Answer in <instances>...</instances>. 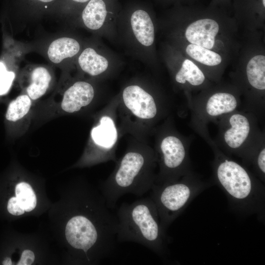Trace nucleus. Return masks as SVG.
I'll return each mask as SVG.
<instances>
[{
    "mask_svg": "<svg viewBox=\"0 0 265 265\" xmlns=\"http://www.w3.org/2000/svg\"><path fill=\"white\" fill-rule=\"evenodd\" d=\"M130 22L138 42L145 47L151 46L155 39V29L148 13L143 10H137L132 14Z\"/></svg>",
    "mask_w": 265,
    "mask_h": 265,
    "instance_id": "9b49d317",
    "label": "nucleus"
},
{
    "mask_svg": "<svg viewBox=\"0 0 265 265\" xmlns=\"http://www.w3.org/2000/svg\"><path fill=\"white\" fill-rule=\"evenodd\" d=\"M122 98L127 108L139 119L150 120L157 114V106L153 97L138 85L125 88Z\"/></svg>",
    "mask_w": 265,
    "mask_h": 265,
    "instance_id": "6e6552de",
    "label": "nucleus"
},
{
    "mask_svg": "<svg viewBox=\"0 0 265 265\" xmlns=\"http://www.w3.org/2000/svg\"><path fill=\"white\" fill-rule=\"evenodd\" d=\"M91 136L99 146L104 148H111L117 138L116 130L112 120L108 117H103L100 124L92 129Z\"/></svg>",
    "mask_w": 265,
    "mask_h": 265,
    "instance_id": "f3484780",
    "label": "nucleus"
},
{
    "mask_svg": "<svg viewBox=\"0 0 265 265\" xmlns=\"http://www.w3.org/2000/svg\"><path fill=\"white\" fill-rule=\"evenodd\" d=\"M219 30L217 22L212 19H199L190 24L185 31V37L191 44L212 49Z\"/></svg>",
    "mask_w": 265,
    "mask_h": 265,
    "instance_id": "1a4fd4ad",
    "label": "nucleus"
},
{
    "mask_svg": "<svg viewBox=\"0 0 265 265\" xmlns=\"http://www.w3.org/2000/svg\"><path fill=\"white\" fill-rule=\"evenodd\" d=\"M78 62L80 69L92 76L103 73L108 66L107 59L90 47L86 48L82 51L79 56Z\"/></svg>",
    "mask_w": 265,
    "mask_h": 265,
    "instance_id": "ddd939ff",
    "label": "nucleus"
},
{
    "mask_svg": "<svg viewBox=\"0 0 265 265\" xmlns=\"http://www.w3.org/2000/svg\"><path fill=\"white\" fill-rule=\"evenodd\" d=\"M247 81L250 86L258 91L265 90V56L258 54L248 62L246 68Z\"/></svg>",
    "mask_w": 265,
    "mask_h": 265,
    "instance_id": "dca6fc26",
    "label": "nucleus"
},
{
    "mask_svg": "<svg viewBox=\"0 0 265 265\" xmlns=\"http://www.w3.org/2000/svg\"><path fill=\"white\" fill-rule=\"evenodd\" d=\"M36 4L47 5L56 1L57 0H28Z\"/></svg>",
    "mask_w": 265,
    "mask_h": 265,
    "instance_id": "a878e982",
    "label": "nucleus"
},
{
    "mask_svg": "<svg viewBox=\"0 0 265 265\" xmlns=\"http://www.w3.org/2000/svg\"><path fill=\"white\" fill-rule=\"evenodd\" d=\"M94 93L90 83L84 81H77L65 91L61 107L68 113L77 112L92 102Z\"/></svg>",
    "mask_w": 265,
    "mask_h": 265,
    "instance_id": "9d476101",
    "label": "nucleus"
},
{
    "mask_svg": "<svg viewBox=\"0 0 265 265\" xmlns=\"http://www.w3.org/2000/svg\"><path fill=\"white\" fill-rule=\"evenodd\" d=\"M107 14L103 0H90L81 13L84 25L88 29L96 30L104 25Z\"/></svg>",
    "mask_w": 265,
    "mask_h": 265,
    "instance_id": "4468645a",
    "label": "nucleus"
},
{
    "mask_svg": "<svg viewBox=\"0 0 265 265\" xmlns=\"http://www.w3.org/2000/svg\"><path fill=\"white\" fill-rule=\"evenodd\" d=\"M175 80L180 84L187 82L192 86H197L204 82L205 76L195 63L188 59H186L175 75Z\"/></svg>",
    "mask_w": 265,
    "mask_h": 265,
    "instance_id": "a211bd4d",
    "label": "nucleus"
},
{
    "mask_svg": "<svg viewBox=\"0 0 265 265\" xmlns=\"http://www.w3.org/2000/svg\"><path fill=\"white\" fill-rule=\"evenodd\" d=\"M220 139L228 153L242 158L248 164L254 143L255 124L254 118L246 113L235 110L222 116Z\"/></svg>",
    "mask_w": 265,
    "mask_h": 265,
    "instance_id": "39448f33",
    "label": "nucleus"
},
{
    "mask_svg": "<svg viewBox=\"0 0 265 265\" xmlns=\"http://www.w3.org/2000/svg\"><path fill=\"white\" fill-rule=\"evenodd\" d=\"M212 163L214 183L223 190L231 208L237 213L255 214L263 220L265 188L262 182L244 166L216 150Z\"/></svg>",
    "mask_w": 265,
    "mask_h": 265,
    "instance_id": "f257e3e1",
    "label": "nucleus"
},
{
    "mask_svg": "<svg viewBox=\"0 0 265 265\" xmlns=\"http://www.w3.org/2000/svg\"><path fill=\"white\" fill-rule=\"evenodd\" d=\"M211 185L192 170L173 182L154 184L150 197L156 206L163 229L166 230L192 201Z\"/></svg>",
    "mask_w": 265,
    "mask_h": 265,
    "instance_id": "20e7f679",
    "label": "nucleus"
},
{
    "mask_svg": "<svg viewBox=\"0 0 265 265\" xmlns=\"http://www.w3.org/2000/svg\"><path fill=\"white\" fill-rule=\"evenodd\" d=\"M80 50V45L77 40L69 37H61L50 44L47 54L50 61L58 64L76 55Z\"/></svg>",
    "mask_w": 265,
    "mask_h": 265,
    "instance_id": "f8f14e48",
    "label": "nucleus"
},
{
    "mask_svg": "<svg viewBox=\"0 0 265 265\" xmlns=\"http://www.w3.org/2000/svg\"><path fill=\"white\" fill-rule=\"evenodd\" d=\"M35 256L32 251L29 250H24L21 255L18 265H30L34 261Z\"/></svg>",
    "mask_w": 265,
    "mask_h": 265,
    "instance_id": "393cba45",
    "label": "nucleus"
},
{
    "mask_svg": "<svg viewBox=\"0 0 265 265\" xmlns=\"http://www.w3.org/2000/svg\"><path fill=\"white\" fill-rule=\"evenodd\" d=\"M239 105L236 96L228 92L213 93L200 104H195V114L198 120H212L235 110Z\"/></svg>",
    "mask_w": 265,
    "mask_h": 265,
    "instance_id": "0eeeda50",
    "label": "nucleus"
},
{
    "mask_svg": "<svg viewBox=\"0 0 265 265\" xmlns=\"http://www.w3.org/2000/svg\"><path fill=\"white\" fill-rule=\"evenodd\" d=\"M251 164L256 175L262 182L265 181V145H256L253 149L248 164Z\"/></svg>",
    "mask_w": 265,
    "mask_h": 265,
    "instance_id": "4be33fe9",
    "label": "nucleus"
},
{
    "mask_svg": "<svg viewBox=\"0 0 265 265\" xmlns=\"http://www.w3.org/2000/svg\"><path fill=\"white\" fill-rule=\"evenodd\" d=\"M31 106V99L26 94L18 96L9 105L6 115V119L12 122H16L23 118L30 110Z\"/></svg>",
    "mask_w": 265,
    "mask_h": 265,
    "instance_id": "aec40b11",
    "label": "nucleus"
},
{
    "mask_svg": "<svg viewBox=\"0 0 265 265\" xmlns=\"http://www.w3.org/2000/svg\"><path fill=\"white\" fill-rule=\"evenodd\" d=\"M51 80V75L46 67H35L31 73L29 84L26 88L27 95L32 100L38 99L45 94Z\"/></svg>",
    "mask_w": 265,
    "mask_h": 265,
    "instance_id": "2eb2a0df",
    "label": "nucleus"
},
{
    "mask_svg": "<svg viewBox=\"0 0 265 265\" xmlns=\"http://www.w3.org/2000/svg\"><path fill=\"white\" fill-rule=\"evenodd\" d=\"M2 265H12V262L10 258H6L2 262Z\"/></svg>",
    "mask_w": 265,
    "mask_h": 265,
    "instance_id": "bb28decb",
    "label": "nucleus"
},
{
    "mask_svg": "<svg viewBox=\"0 0 265 265\" xmlns=\"http://www.w3.org/2000/svg\"><path fill=\"white\" fill-rule=\"evenodd\" d=\"M263 4L264 6L265 7V0H263Z\"/></svg>",
    "mask_w": 265,
    "mask_h": 265,
    "instance_id": "c85d7f7f",
    "label": "nucleus"
},
{
    "mask_svg": "<svg viewBox=\"0 0 265 265\" xmlns=\"http://www.w3.org/2000/svg\"><path fill=\"white\" fill-rule=\"evenodd\" d=\"M118 242H133L160 257L168 253L170 239L162 227L155 204L150 197L123 203L118 209Z\"/></svg>",
    "mask_w": 265,
    "mask_h": 265,
    "instance_id": "f03ea898",
    "label": "nucleus"
},
{
    "mask_svg": "<svg viewBox=\"0 0 265 265\" xmlns=\"http://www.w3.org/2000/svg\"><path fill=\"white\" fill-rule=\"evenodd\" d=\"M186 52L192 58L207 66H216L222 61L218 53L199 46L190 44L187 46Z\"/></svg>",
    "mask_w": 265,
    "mask_h": 265,
    "instance_id": "6ab92c4d",
    "label": "nucleus"
},
{
    "mask_svg": "<svg viewBox=\"0 0 265 265\" xmlns=\"http://www.w3.org/2000/svg\"><path fill=\"white\" fill-rule=\"evenodd\" d=\"M160 171L155 184L161 185L179 179L191 171L188 147L178 136L168 135L159 145Z\"/></svg>",
    "mask_w": 265,
    "mask_h": 265,
    "instance_id": "423d86ee",
    "label": "nucleus"
},
{
    "mask_svg": "<svg viewBox=\"0 0 265 265\" xmlns=\"http://www.w3.org/2000/svg\"><path fill=\"white\" fill-rule=\"evenodd\" d=\"M72 1L77 2V3H85L90 0H70Z\"/></svg>",
    "mask_w": 265,
    "mask_h": 265,
    "instance_id": "cd10ccee",
    "label": "nucleus"
},
{
    "mask_svg": "<svg viewBox=\"0 0 265 265\" xmlns=\"http://www.w3.org/2000/svg\"><path fill=\"white\" fill-rule=\"evenodd\" d=\"M7 210L9 213L14 215H22L25 212L16 197H12L9 200Z\"/></svg>",
    "mask_w": 265,
    "mask_h": 265,
    "instance_id": "b1692460",
    "label": "nucleus"
},
{
    "mask_svg": "<svg viewBox=\"0 0 265 265\" xmlns=\"http://www.w3.org/2000/svg\"><path fill=\"white\" fill-rule=\"evenodd\" d=\"M15 73L8 71L4 64L0 62V96L9 90L15 78Z\"/></svg>",
    "mask_w": 265,
    "mask_h": 265,
    "instance_id": "5701e85b",
    "label": "nucleus"
},
{
    "mask_svg": "<svg viewBox=\"0 0 265 265\" xmlns=\"http://www.w3.org/2000/svg\"><path fill=\"white\" fill-rule=\"evenodd\" d=\"M155 157L150 154L131 151L122 157L114 171L102 185L107 206L114 209L118 199L130 193L142 196L155 184Z\"/></svg>",
    "mask_w": 265,
    "mask_h": 265,
    "instance_id": "7ed1b4c3",
    "label": "nucleus"
},
{
    "mask_svg": "<svg viewBox=\"0 0 265 265\" xmlns=\"http://www.w3.org/2000/svg\"><path fill=\"white\" fill-rule=\"evenodd\" d=\"M15 194L25 212H30L35 208L37 204L36 196L28 184L25 182L18 184L15 187Z\"/></svg>",
    "mask_w": 265,
    "mask_h": 265,
    "instance_id": "412c9836",
    "label": "nucleus"
}]
</instances>
